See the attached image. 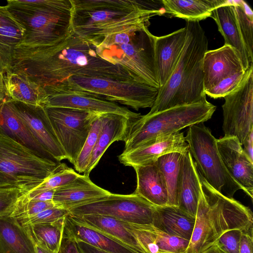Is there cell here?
Segmentation results:
<instances>
[{
  "mask_svg": "<svg viewBox=\"0 0 253 253\" xmlns=\"http://www.w3.org/2000/svg\"><path fill=\"white\" fill-rule=\"evenodd\" d=\"M245 72L237 73L223 79L213 87L206 90L205 94L214 99L224 97L240 84Z\"/></svg>",
  "mask_w": 253,
  "mask_h": 253,
  "instance_id": "cell-42",
  "label": "cell"
},
{
  "mask_svg": "<svg viewBox=\"0 0 253 253\" xmlns=\"http://www.w3.org/2000/svg\"><path fill=\"white\" fill-rule=\"evenodd\" d=\"M242 232L237 229L228 230L218 238L214 245L224 253H239Z\"/></svg>",
  "mask_w": 253,
  "mask_h": 253,
  "instance_id": "cell-44",
  "label": "cell"
},
{
  "mask_svg": "<svg viewBox=\"0 0 253 253\" xmlns=\"http://www.w3.org/2000/svg\"><path fill=\"white\" fill-rule=\"evenodd\" d=\"M195 222L194 217L178 207L155 206L152 226L165 233L190 240Z\"/></svg>",
  "mask_w": 253,
  "mask_h": 253,
  "instance_id": "cell-28",
  "label": "cell"
},
{
  "mask_svg": "<svg viewBox=\"0 0 253 253\" xmlns=\"http://www.w3.org/2000/svg\"><path fill=\"white\" fill-rule=\"evenodd\" d=\"M185 138L198 172L211 187L230 198L238 190H243L226 169L217 149V139L204 123L189 126Z\"/></svg>",
  "mask_w": 253,
  "mask_h": 253,
  "instance_id": "cell-9",
  "label": "cell"
},
{
  "mask_svg": "<svg viewBox=\"0 0 253 253\" xmlns=\"http://www.w3.org/2000/svg\"><path fill=\"white\" fill-rule=\"evenodd\" d=\"M216 145L227 171L252 200L253 161L245 153L242 144L235 137L224 136L216 140Z\"/></svg>",
  "mask_w": 253,
  "mask_h": 253,
  "instance_id": "cell-16",
  "label": "cell"
},
{
  "mask_svg": "<svg viewBox=\"0 0 253 253\" xmlns=\"http://www.w3.org/2000/svg\"><path fill=\"white\" fill-rule=\"evenodd\" d=\"M44 108L67 159L74 166L99 113L61 107Z\"/></svg>",
  "mask_w": 253,
  "mask_h": 253,
  "instance_id": "cell-11",
  "label": "cell"
},
{
  "mask_svg": "<svg viewBox=\"0 0 253 253\" xmlns=\"http://www.w3.org/2000/svg\"><path fill=\"white\" fill-rule=\"evenodd\" d=\"M126 227L133 234L144 253H160L156 244L152 225L134 224L125 222Z\"/></svg>",
  "mask_w": 253,
  "mask_h": 253,
  "instance_id": "cell-38",
  "label": "cell"
},
{
  "mask_svg": "<svg viewBox=\"0 0 253 253\" xmlns=\"http://www.w3.org/2000/svg\"><path fill=\"white\" fill-rule=\"evenodd\" d=\"M55 85L95 98L129 106L152 108L159 89L133 79L72 76Z\"/></svg>",
  "mask_w": 253,
  "mask_h": 253,
  "instance_id": "cell-8",
  "label": "cell"
},
{
  "mask_svg": "<svg viewBox=\"0 0 253 253\" xmlns=\"http://www.w3.org/2000/svg\"><path fill=\"white\" fill-rule=\"evenodd\" d=\"M47 95L44 106L61 107L92 111L99 113H114L124 115L131 120L142 115L131 111L116 103L98 99L59 85L43 87Z\"/></svg>",
  "mask_w": 253,
  "mask_h": 253,
  "instance_id": "cell-14",
  "label": "cell"
},
{
  "mask_svg": "<svg viewBox=\"0 0 253 253\" xmlns=\"http://www.w3.org/2000/svg\"><path fill=\"white\" fill-rule=\"evenodd\" d=\"M132 121L133 120L122 115L102 114V125L98 138L83 175L89 176L111 144L115 141H125L129 125Z\"/></svg>",
  "mask_w": 253,
  "mask_h": 253,
  "instance_id": "cell-22",
  "label": "cell"
},
{
  "mask_svg": "<svg viewBox=\"0 0 253 253\" xmlns=\"http://www.w3.org/2000/svg\"><path fill=\"white\" fill-rule=\"evenodd\" d=\"M136 174L137 186L134 194L155 206H167L168 191L157 160L147 164L133 167Z\"/></svg>",
  "mask_w": 253,
  "mask_h": 253,
  "instance_id": "cell-24",
  "label": "cell"
},
{
  "mask_svg": "<svg viewBox=\"0 0 253 253\" xmlns=\"http://www.w3.org/2000/svg\"><path fill=\"white\" fill-rule=\"evenodd\" d=\"M111 193L94 184L89 176L80 174L71 182L56 189L52 202L56 207L69 210Z\"/></svg>",
  "mask_w": 253,
  "mask_h": 253,
  "instance_id": "cell-20",
  "label": "cell"
},
{
  "mask_svg": "<svg viewBox=\"0 0 253 253\" xmlns=\"http://www.w3.org/2000/svg\"><path fill=\"white\" fill-rule=\"evenodd\" d=\"M24 192L18 186L0 187V217L9 216L19 197Z\"/></svg>",
  "mask_w": 253,
  "mask_h": 253,
  "instance_id": "cell-43",
  "label": "cell"
},
{
  "mask_svg": "<svg viewBox=\"0 0 253 253\" xmlns=\"http://www.w3.org/2000/svg\"><path fill=\"white\" fill-rule=\"evenodd\" d=\"M213 253H224L222 251L218 249L215 245Z\"/></svg>",
  "mask_w": 253,
  "mask_h": 253,
  "instance_id": "cell-54",
  "label": "cell"
},
{
  "mask_svg": "<svg viewBox=\"0 0 253 253\" xmlns=\"http://www.w3.org/2000/svg\"><path fill=\"white\" fill-rule=\"evenodd\" d=\"M181 156V154L172 153L162 156L157 159L158 166L168 189V206L177 207V183Z\"/></svg>",
  "mask_w": 253,
  "mask_h": 253,
  "instance_id": "cell-34",
  "label": "cell"
},
{
  "mask_svg": "<svg viewBox=\"0 0 253 253\" xmlns=\"http://www.w3.org/2000/svg\"><path fill=\"white\" fill-rule=\"evenodd\" d=\"M54 207L55 206L53 202L24 201L18 198L13 211L9 216L19 220L33 216Z\"/></svg>",
  "mask_w": 253,
  "mask_h": 253,
  "instance_id": "cell-40",
  "label": "cell"
},
{
  "mask_svg": "<svg viewBox=\"0 0 253 253\" xmlns=\"http://www.w3.org/2000/svg\"><path fill=\"white\" fill-rule=\"evenodd\" d=\"M189 145L183 132L158 137L118 156L120 162L126 166L134 167L156 161L165 155L178 153L184 154Z\"/></svg>",
  "mask_w": 253,
  "mask_h": 253,
  "instance_id": "cell-17",
  "label": "cell"
},
{
  "mask_svg": "<svg viewBox=\"0 0 253 253\" xmlns=\"http://www.w3.org/2000/svg\"><path fill=\"white\" fill-rule=\"evenodd\" d=\"M3 83L7 99L33 106L45 105L47 95L44 88L25 75L10 70L4 73Z\"/></svg>",
  "mask_w": 253,
  "mask_h": 253,
  "instance_id": "cell-27",
  "label": "cell"
},
{
  "mask_svg": "<svg viewBox=\"0 0 253 253\" xmlns=\"http://www.w3.org/2000/svg\"><path fill=\"white\" fill-rule=\"evenodd\" d=\"M155 209V206L134 193L128 195L111 193L69 211L75 216L101 215L131 224L152 225Z\"/></svg>",
  "mask_w": 253,
  "mask_h": 253,
  "instance_id": "cell-12",
  "label": "cell"
},
{
  "mask_svg": "<svg viewBox=\"0 0 253 253\" xmlns=\"http://www.w3.org/2000/svg\"><path fill=\"white\" fill-rule=\"evenodd\" d=\"M0 253H36L27 228L10 216L0 217Z\"/></svg>",
  "mask_w": 253,
  "mask_h": 253,
  "instance_id": "cell-29",
  "label": "cell"
},
{
  "mask_svg": "<svg viewBox=\"0 0 253 253\" xmlns=\"http://www.w3.org/2000/svg\"><path fill=\"white\" fill-rule=\"evenodd\" d=\"M222 108L224 136L236 137L242 144L253 130V64L245 71L240 84L224 97Z\"/></svg>",
  "mask_w": 253,
  "mask_h": 253,
  "instance_id": "cell-13",
  "label": "cell"
},
{
  "mask_svg": "<svg viewBox=\"0 0 253 253\" xmlns=\"http://www.w3.org/2000/svg\"><path fill=\"white\" fill-rule=\"evenodd\" d=\"M0 134L26 147L42 158L57 162L35 139L12 101L6 98L0 102Z\"/></svg>",
  "mask_w": 253,
  "mask_h": 253,
  "instance_id": "cell-19",
  "label": "cell"
},
{
  "mask_svg": "<svg viewBox=\"0 0 253 253\" xmlns=\"http://www.w3.org/2000/svg\"><path fill=\"white\" fill-rule=\"evenodd\" d=\"M102 114L99 113L94 121L84 145L74 165L75 170L80 173H84L85 170L95 145L102 125Z\"/></svg>",
  "mask_w": 253,
  "mask_h": 253,
  "instance_id": "cell-37",
  "label": "cell"
},
{
  "mask_svg": "<svg viewBox=\"0 0 253 253\" xmlns=\"http://www.w3.org/2000/svg\"><path fill=\"white\" fill-rule=\"evenodd\" d=\"M226 0H163L165 13L186 21H199L211 17Z\"/></svg>",
  "mask_w": 253,
  "mask_h": 253,
  "instance_id": "cell-32",
  "label": "cell"
},
{
  "mask_svg": "<svg viewBox=\"0 0 253 253\" xmlns=\"http://www.w3.org/2000/svg\"><path fill=\"white\" fill-rule=\"evenodd\" d=\"M239 30L248 52L251 63L253 62V12L243 0H232Z\"/></svg>",
  "mask_w": 253,
  "mask_h": 253,
  "instance_id": "cell-36",
  "label": "cell"
},
{
  "mask_svg": "<svg viewBox=\"0 0 253 253\" xmlns=\"http://www.w3.org/2000/svg\"><path fill=\"white\" fill-rule=\"evenodd\" d=\"M215 248V245H213L212 247L207 249L202 253H213Z\"/></svg>",
  "mask_w": 253,
  "mask_h": 253,
  "instance_id": "cell-53",
  "label": "cell"
},
{
  "mask_svg": "<svg viewBox=\"0 0 253 253\" xmlns=\"http://www.w3.org/2000/svg\"><path fill=\"white\" fill-rule=\"evenodd\" d=\"M20 117L39 144L57 162L67 159L43 106L12 101Z\"/></svg>",
  "mask_w": 253,
  "mask_h": 253,
  "instance_id": "cell-15",
  "label": "cell"
},
{
  "mask_svg": "<svg viewBox=\"0 0 253 253\" xmlns=\"http://www.w3.org/2000/svg\"><path fill=\"white\" fill-rule=\"evenodd\" d=\"M4 73L0 70V102L5 98L3 83Z\"/></svg>",
  "mask_w": 253,
  "mask_h": 253,
  "instance_id": "cell-51",
  "label": "cell"
},
{
  "mask_svg": "<svg viewBox=\"0 0 253 253\" xmlns=\"http://www.w3.org/2000/svg\"><path fill=\"white\" fill-rule=\"evenodd\" d=\"M9 186H19V184L14 179L0 171V187Z\"/></svg>",
  "mask_w": 253,
  "mask_h": 253,
  "instance_id": "cell-50",
  "label": "cell"
},
{
  "mask_svg": "<svg viewBox=\"0 0 253 253\" xmlns=\"http://www.w3.org/2000/svg\"><path fill=\"white\" fill-rule=\"evenodd\" d=\"M10 70L43 88L60 84L72 76L134 79L121 66L101 58L93 43L73 32L52 45L17 47Z\"/></svg>",
  "mask_w": 253,
  "mask_h": 253,
  "instance_id": "cell-1",
  "label": "cell"
},
{
  "mask_svg": "<svg viewBox=\"0 0 253 253\" xmlns=\"http://www.w3.org/2000/svg\"><path fill=\"white\" fill-rule=\"evenodd\" d=\"M149 24L107 35L93 44L101 58L121 66L136 81L159 89L155 60L156 36L149 32Z\"/></svg>",
  "mask_w": 253,
  "mask_h": 253,
  "instance_id": "cell-6",
  "label": "cell"
},
{
  "mask_svg": "<svg viewBox=\"0 0 253 253\" xmlns=\"http://www.w3.org/2000/svg\"><path fill=\"white\" fill-rule=\"evenodd\" d=\"M198 176L200 192L195 222L185 253H202L229 230L253 231L251 209L214 189L199 172Z\"/></svg>",
  "mask_w": 253,
  "mask_h": 253,
  "instance_id": "cell-4",
  "label": "cell"
},
{
  "mask_svg": "<svg viewBox=\"0 0 253 253\" xmlns=\"http://www.w3.org/2000/svg\"><path fill=\"white\" fill-rule=\"evenodd\" d=\"M64 233L76 242H82L110 253H138L118 241L77 220L70 213L66 216Z\"/></svg>",
  "mask_w": 253,
  "mask_h": 253,
  "instance_id": "cell-25",
  "label": "cell"
},
{
  "mask_svg": "<svg viewBox=\"0 0 253 253\" xmlns=\"http://www.w3.org/2000/svg\"><path fill=\"white\" fill-rule=\"evenodd\" d=\"M151 1L71 0L72 32L93 44L107 35L149 23L151 16L165 13Z\"/></svg>",
  "mask_w": 253,
  "mask_h": 253,
  "instance_id": "cell-2",
  "label": "cell"
},
{
  "mask_svg": "<svg viewBox=\"0 0 253 253\" xmlns=\"http://www.w3.org/2000/svg\"><path fill=\"white\" fill-rule=\"evenodd\" d=\"M155 228L156 244L160 253H185L190 241L169 235Z\"/></svg>",
  "mask_w": 253,
  "mask_h": 253,
  "instance_id": "cell-39",
  "label": "cell"
},
{
  "mask_svg": "<svg viewBox=\"0 0 253 253\" xmlns=\"http://www.w3.org/2000/svg\"><path fill=\"white\" fill-rule=\"evenodd\" d=\"M200 192L198 172L188 150L182 154L177 183V207L195 217Z\"/></svg>",
  "mask_w": 253,
  "mask_h": 253,
  "instance_id": "cell-23",
  "label": "cell"
},
{
  "mask_svg": "<svg viewBox=\"0 0 253 253\" xmlns=\"http://www.w3.org/2000/svg\"><path fill=\"white\" fill-rule=\"evenodd\" d=\"M64 164L42 158L0 134V171L14 179L24 192L41 183Z\"/></svg>",
  "mask_w": 253,
  "mask_h": 253,
  "instance_id": "cell-10",
  "label": "cell"
},
{
  "mask_svg": "<svg viewBox=\"0 0 253 253\" xmlns=\"http://www.w3.org/2000/svg\"><path fill=\"white\" fill-rule=\"evenodd\" d=\"M55 190H51L39 193L28 200L41 202H52L54 193ZM21 200V199H20Z\"/></svg>",
  "mask_w": 253,
  "mask_h": 253,
  "instance_id": "cell-47",
  "label": "cell"
},
{
  "mask_svg": "<svg viewBox=\"0 0 253 253\" xmlns=\"http://www.w3.org/2000/svg\"><path fill=\"white\" fill-rule=\"evenodd\" d=\"M212 18L224 40V44L232 47L239 56L244 71L250 67L249 55L240 33L232 0L215 9Z\"/></svg>",
  "mask_w": 253,
  "mask_h": 253,
  "instance_id": "cell-26",
  "label": "cell"
},
{
  "mask_svg": "<svg viewBox=\"0 0 253 253\" xmlns=\"http://www.w3.org/2000/svg\"><path fill=\"white\" fill-rule=\"evenodd\" d=\"M185 27L169 34L156 37L155 60L160 87L167 82L173 71L183 48Z\"/></svg>",
  "mask_w": 253,
  "mask_h": 253,
  "instance_id": "cell-21",
  "label": "cell"
},
{
  "mask_svg": "<svg viewBox=\"0 0 253 253\" xmlns=\"http://www.w3.org/2000/svg\"><path fill=\"white\" fill-rule=\"evenodd\" d=\"M36 253H59L52 252L47 249L41 247L40 246L35 245Z\"/></svg>",
  "mask_w": 253,
  "mask_h": 253,
  "instance_id": "cell-52",
  "label": "cell"
},
{
  "mask_svg": "<svg viewBox=\"0 0 253 253\" xmlns=\"http://www.w3.org/2000/svg\"><path fill=\"white\" fill-rule=\"evenodd\" d=\"M24 30L5 5H0V70H10L15 50L21 42Z\"/></svg>",
  "mask_w": 253,
  "mask_h": 253,
  "instance_id": "cell-30",
  "label": "cell"
},
{
  "mask_svg": "<svg viewBox=\"0 0 253 253\" xmlns=\"http://www.w3.org/2000/svg\"><path fill=\"white\" fill-rule=\"evenodd\" d=\"M185 27L186 39L179 60L167 82L159 88L149 114L207 100L203 60L208 40L199 21H186Z\"/></svg>",
  "mask_w": 253,
  "mask_h": 253,
  "instance_id": "cell-3",
  "label": "cell"
},
{
  "mask_svg": "<svg viewBox=\"0 0 253 253\" xmlns=\"http://www.w3.org/2000/svg\"><path fill=\"white\" fill-rule=\"evenodd\" d=\"M74 216L84 224L126 245L138 253H144L133 234L126 227L125 222L101 215L86 214Z\"/></svg>",
  "mask_w": 253,
  "mask_h": 253,
  "instance_id": "cell-31",
  "label": "cell"
},
{
  "mask_svg": "<svg viewBox=\"0 0 253 253\" xmlns=\"http://www.w3.org/2000/svg\"><path fill=\"white\" fill-rule=\"evenodd\" d=\"M216 106L207 100L142 115L130 122L124 150L128 152L158 137L172 134L210 119Z\"/></svg>",
  "mask_w": 253,
  "mask_h": 253,
  "instance_id": "cell-7",
  "label": "cell"
},
{
  "mask_svg": "<svg viewBox=\"0 0 253 253\" xmlns=\"http://www.w3.org/2000/svg\"><path fill=\"white\" fill-rule=\"evenodd\" d=\"M239 253H253V231H243Z\"/></svg>",
  "mask_w": 253,
  "mask_h": 253,
  "instance_id": "cell-45",
  "label": "cell"
},
{
  "mask_svg": "<svg viewBox=\"0 0 253 253\" xmlns=\"http://www.w3.org/2000/svg\"><path fill=\"white\" fill-rule=\"evenodd\" d=\"M5 6L24 30L17 47L52 45L72 33L71 0H8Z\"/></svg>",
  "mask_w": 253,
  "mask_h": 253,
  "instance_id": "cell-5",
  "label": "cell"
},
{
  "mask_svg": "<svg viewBox=\"0 0 253 253\" xmlns=\"http://www.w3.org/2000/svg\"><path fill=\"white\" fill-rule=\"evenodd\" d=\"M70 211L69 210L54 207L45 210L35 215L17 220L24 227L36 224L49 223L65 217Z\"/></svg>",
  "mask_w": 253,
  "mask_h": 253,
  "instance_id": "cell-41",
  "label": "cell"
},
{
  "mask_svg": "<svg viewBox=\"0 0 253 253\" xmlns=\"http://www.w3.org/2000/svg\"><path fill=\"white\" fill-rule=\"evenodd\" d=\"M59 253H80L76 241L64 233Z\"/></svg>",
  "mask_w": 253,
  "mask_h": 253,
  "instance_id": "cell-46",
  "label": "cell"
},
{
  "mask_svg": "<svg viewBox=\"0 0 253 253\" xmlns=\"http://www.w3.org/2000/svg\"><path fill=\"white\" fill-rule=\"evenodd\" d=\"M80 253H110L103 251L82 242H76Z\"/></svg>",
  "mask_w": 253,
  "mask_h": 253,
  "instance_id": "cell-49",
  "label": "cell"
},
{
  "mask_svg": "<svg viewBox=\"0 0 253 253\" xmlns=\"http://www.w3.org/2000/svg\"><path fill=\"white\" fill-rule=\"evenodd\" d=\"M243 145L245 153L253 161V130L251 131L248 137L244 141Z\"/></svg>",
  "mask_w": 253,
  "mask_h": 253,
  "instance_id": "cell-48",
  "label": "cell"
},
{
  "mask_svg": "<svg viewBox=\"0 0 253 253\" xmlns=\"http://www.w3.org/2000/svg\"><path fill=\"white\" fill-rule=\"evenodd\" d=\"M65 217L51 223L26 227L35 245L58 253L63 238Z\"/></svg>",
  "mask_w": 253,
  "mask_h": 253,
  "instance_id": "cell-33",
  "label": "cell"
},
{
  "mask_svg": "<svg viewBox=\"0 0 253 253\" xmlns=\"http://www.w3.org/2000/svg\"><path fill=\"white\" fill-rule=\"evenodd\" d=\"M80 175L73 169L64 165L46 178L41 183L34 186L23 193L19 197L20 199L28 200L41 192L56 190L71 182Z\"/></svg>",
  "mask_w": 253,
  "mask_h": 253,
  "instance_id": "cell-35",
  "label": "cell"
},
{
  "mask_svg": "<svg viewBox=\"0 0 253 253\" xmlns=\"http://www.w3.org/2000/svg\"><path fill=\"white\" fill-rule=\"evenodd\" d=\"M203 71L205 91L223 79L245 71L236 51L229 45L224 44L217 49L205 52L203 60Z\"/></svg>",
  "mask_w": 253,
  "mask_h": 253,
  "instance_id": "cell-18",
  "label": "cell"
}]
</instances>
